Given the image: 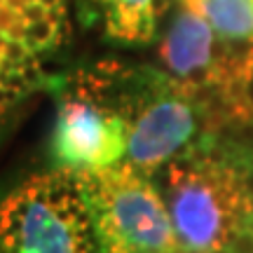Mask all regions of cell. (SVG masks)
Returning <instances> with one entry per match:
<instances>
[{
	"label": "cell",
	"mask_w": 253,
	"mask_h": 253,
	"mask_svg": "<svg viewBox=\"0 0 253 253\" xmlns=\"http://www.w3.org/2000/svg\"><path fill=\"white\" fill-rule=\"evenodd\" d=\"M99 246L71 169L33 176L0 199V253H96Z\"/></svg>",
	"instance_id": "1"
},
{
	"label": "cell",
	"mask_w": 253,
	"mask_h": 253,
	"mask_svg": "<svg viewBox=\"0 0 253 253\" xmlns=\"http://www.w3.org/2000/svg\"><path fill=\"white\" fill-rule=\"evenodd\" d=\"M164 197L171 225L185 253L227 246L251 213L227 160L211 153L176 157L167 167Z\"/></svg>",
	"instance_id": "2"
},
{
	"label": "cell",
	"mask_w": 253,
	"mask_h": 253,
	"mask_svg": "<svg viewBox=\"0 0 253 253\" xmlns=\"http://www.w3.org/2000/svg\"><path fill=\"white\" fill-rule=\"evenodd\" d=\"M103 253H176L169 209L131 164L75 171Z\"/></svg>",
	"instance_id": "3"
},
{
	"label": "cell",
	"mask_w": 253,
	"mask_h": 253,
	"mask_svg": "<svg viewBox=\"0 0 253 253\" xmlns=\"http://www.w3.org/2000/svg\"><path fill=\"white\" fill-rule=\"evenodd\" d=\"M115 110L129 125L126 160L141 173H153L173 160L197 131L195 89L160 73H150L148 91L125 96Z\"/></svg>",
	"instance_id": "4"
},
{
	"label": "cell",
	"mask_w": 253,
	"mask_h": 253,
	"mask_svg": "<svg viewBox=\"0 0 253 253\" xmlns=\"http://www.w3.org/2000/svg\"><path fill=\"white\" fill-rule=\"evenodd\" d=\"M129 125L115 108L87 96H66L59 106L52 155L61 169L91 171L120 162Z\"/></svg>",
	"instance_id": "5"
},
{
	"label": "cell",
	"mask_w": 253,
	"mask_h": 253,
	"mask_svg": "<svg viewBox=\"0 0 253 253\" xmlns=\"http://www.w3.org/2000/svg\"><path fill=\"white\" fill-rule=\"evenodd\" d=\"M197 9L181 2L160 45V59L173 78L190 89L218 87L232 52Z\"/></svg>",
	"instance_id": "6"
},
{
	"label": "cell",
	"mask_w": 253,
	"mask_h": 253,
	"mask_svg": "<svg viewBox=\"0 0 253 253\" xmlns=\"http://www.w3.org/2000/svg\"><path fill=\"white\" fill-rule=\"evenodd\" d=\"M96 2L103 7L108 33L115 40L143 45L153 38L157 0H96Z\"/></svg>",
	"instance_id": "7"
},
{
	"label": "cell",
	"mask_w": 253,
	"mask_h": 253,
	"mask_svg": "<svg viewBox=\"0 0 253 253\" xmlns=\"http://www.w3.org/2000/svg\"><path fill=\"white\" fill-rule=\"evenodd\" d=\"M213 26L220 38L253 42V0H181Z\"/></svg>",
	"instance_id": "8"
},
{
	"label": "cell",
	"mask_w": 253,
	"mask_h": 253,
	"mask_svg": "<svg viewBox=\"0 0 253 253\" xmlns=\"http://www.w3.org/2000/svg\"><path fill=\"white\" fill-rule=\"evenodd\" d=\"M220 94L225 101L227 118L253 122V63L246 61V52L239 68L220 84Z\"/></svg>",
	"instance_id": "9"
},
{
	"label": "cell",
	"mask_w": 253,
	"mask_h": 253,
	"mask_svg": "<svg viewBox=\"0 0 253 253\" xmlns=\"http://www.w3.org/2000/svg\"><path fill=\"white\" fill-rule=\"evenodd\" d=\"M56 38H59L56 24L49 17H45V19H38V21H26L21 40H24V45L31 52H38V49H45V47L54 45Z\"/></svg>",
	"instance_id": "10"
},
{
	"label": "cell",
	"mask_w": 253,
	"mask_h": 253,
	"mask_svg": "<svg viewBox=\"0 0 253 253\" xmlns=\"http://www.w3.org/2000/svg\"><path fill=\"white\" fill-rule=\"evenodd\" d=\"M230 167L235 171L237 185H239L246 204L251 207V213H253V157H239L237 162H230Z\"/></svg>",
	"instance_id": "11"
},
{
	"label": "cell",
	"mask_w": 253,
	"mask_h": 253,
	"mask_svg": "<svg viewBox=\"0 0 253 253\" xmlns=\"http://www.w3.org/2000/svg\"><path fill=\"white\" fill-rule=\"evenodd\" d=\"M49 14V9L42 5V2H26L24 9L19 12V17L24 21H38V19H45Z\"/></svg>",
	"instance_id": "12"
},
{
	"label": "cell",
	"mask_w": 253,
	"mask_h": 253,
	"mask_svg": "<svg viewBox=\"0 0 253 253\" xmlns=\"http://www.w3.org/2000/svg\"><path fill=\"white\" fill-rule=\"evenodd\" d=\"M17 21H19V12L17 9H12V7H7V5L0 0V33L7 36V31L14 26Z\"/></svg>",
	"instance_id": "13"
},
{
	"label": "cell",
	"mask_w": 253,
	"mask_h": 253,
	"mask_svg": "<svg viewBox=\"0 0 253 253\" xmlns=\"http://www.w3.org/2000/svg\"><path fill=\"white\" fill-rule=\"evenodd\" d=\"M7 7H12V9H17V12H21L24 9V5H26L28 0H2Z\"/></svg>",
	"instance_id": "14"
},
{
	"label": "cell",
	"mask_w": 253,
	"mask_h": 253,
	"mask_svg": "<svg viewBox=\"0 0 253 253\" xmlns=\"http://www.w3.org/2000/svg\"><path fill=\"white\" fill-rule=\"evenodd\" d=\"M5 42H7V36L0 33V56H2V49H5Z\"/></svg>",
	"instance_id": "15"
},
{
	"label": "cell",
	"mask_w": 253,
	"mask_h": 253,
	"mask_svg": "<svg viewBox=\"0 0 253 253\" xmlns=\"http://www.w3.org/2000/svg\"><path fill=\"white\" fill-rule=\"evenodd\" d=\"M2 71H5V66H2V59H0V75H2Z\"/></svg>",
	"instance_id": "16"
},
{
	"label": "cell",
	"mask_w": 253,
	"mask_h": 253,
	"mask_svg": "<svg viewBox=\"0 0 253 253\" xmlns=\"http://www.w3.org/2000/svg\"><path fill=\"white\" fill-rule=\"evenodd\" d=\"M28 2H40V0H28Z\"/></svg>",
	"instance_id": "17"
},
{
	"label": "cell",
	"mask_w": 253,
	"mask_h": 253,
	"mask_svg": "<svg viewBox=\"0 0 253 253\" xmlns=\"http://www.w3.org/2000/svg\"><path fill=\"white\" fill-rule=\"evenodd\" d=\"M0 113H2V110H0Z\"/></svg>",
	"instance_id": "18"
}]
</instances>
